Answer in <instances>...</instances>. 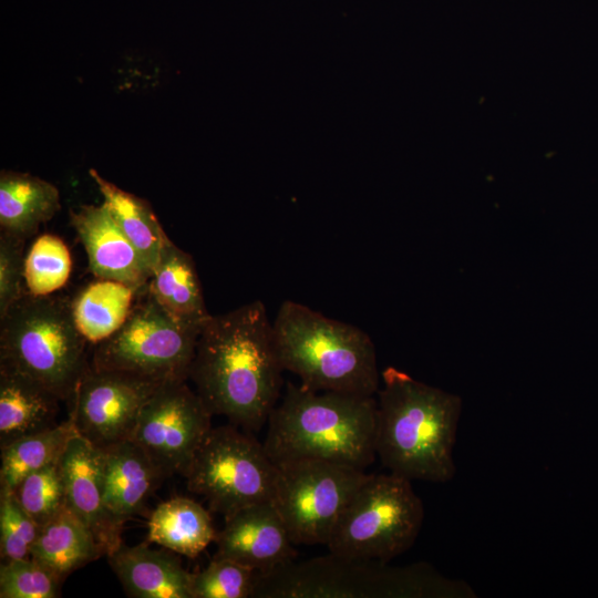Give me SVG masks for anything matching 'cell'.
<instances>
[{
  "label": "cell",
  "mask_w": 598,
  "mask_h": 598,
  "mask_svg": "<svg viewBox=\"0 0 598 598\" xmlns=\"http://www.w3.org/2000/svg\"><path fill=\"white\" fill-rule=\"evenodd\" d=\"M283 371L272 321L255 300L206 320L188 380L213 415L257 432L279 402Z\"/></svg>",
  "instance_id": "obj_1"
},
{
  "label": "cell",
  "mask_w": 598,
  "mask_h": 598,
  "mask_svg": "<svg viewBox=\"0 0 598 598\" xmlns=\"http://www.w3.org/2000/svg\"><path fill=\"white\" fill-rule=\"evenodd\" d=\"M381 378L375 454L383 466L411 482L451 481L456 471L453 448L461 398L393 367L384 369Z\"/></svg>",
  "instance_id": "obj_2"
},
{
  "label": "cell",
  "mask_w": 598,
  "mask_h": 598,
  "mask_svg": "<svg viewBox=\"0 0 598 598\" xmlns=\"http://www.w3.org/2000/svg\"><path fill=\"white\" fill-rule=\"evenodd\" d=\"M375 422L373 395L313 391L287 382L262 443L275 463L318 458L365 470L377 457Z\"/></svg>",
  "instance_id": "obj_3"
},
{
  "label": "cell",
  "mask_w": 598,
  "mask_h": 598,
  "mask_svg": "<svg viewBox=\"0 0 598 598\" xmlns=\"http://www.w3.org/2000/svg\"><path fill=\"white\" fill-rule=\"evenodd\" d=\"M285 370L303 388L374 395L380 385L377 353L362 329L293 300L283 301L272 321Z\"/></svg>",
  "instance_id": "obj_4"
},
{
  "label": "cell",
  "mask_w": 598,
  "mask_h": 598,
  "mask_svg": "<svg viewBox=\"0 0 598 598\" xmlns=\"http://www.w3.org/2000/svg\"><path fill=\"white\" fill-rule=\"evenodd\" d=\"M471 587L416 563L395 567L329 553L289 561L259 574L255 597L262 598H467Z\"/></svg>",
  "instance_id": "obj_5"
},
{
  "label": "cell",
  "mask_w": 598,
  "mask_h": 598,
  "mask_svg": "<svg viewBox=\"0 0 598 598\" xmlns=\"http://www.w3.org/2000/svg\"><path fill=\"white\" fill-rule=\"evenodd\" d=\"M86 339L75 326L71 299L25 292L0 318V362L70 401L89 367Z\"/></svg>",
  "instance_id": "obj_6"
},
{
  "label": "cell",
  "mask_w": 598,
  "mask_h": 598,
  "mask_svg": "<svg viewBox=\"0 0 598 598\" xmlns=\"http://www.w3.org/2000/svg\"><path fill=\"white\" fill-rule=\"evenodd\" d=\"M423 519L424 506L410 480L390 472L369 474L326 546L344 558L389 563L412 547Z\"/></svg>",
  "instance_id": "obj_7"
},
{
  "label": "cell",
  "mask_w": 598,
  "mask_h": 598,
  "mask_svg": "<svg viewBox=\"0 0 598 598\" xmlns=\"http://www.w3.org/2000/svg\"><path fill=\"white\" fill-rule=\"evenodd\" d=\"M138 299L123 326L96 344L90 365L161 384L188 380L202 328L172 316L146 286Z\"/></svg>",
  "instance_id": "obj_8"
},
{
  "label": "cell",
  "mask_w": 598,
  "mask_h": 598,
  "mask_svg": "<svg viewBox=\"0 0 598 598\" xmlns=\"http://www.w3.org/2000/svg\"><path fill=\"white\" fill-rule=\"evenodd\" d=\"M277 465L264 443L237 426L212 427L187 472V489L202 495L224 517L258 503L272 502Z\"/></svg>",
  "instance_id": "obj_9"
},
{
  "label": "cell",
  "mask_w": 598,
  "mask_h": 598,
  "mask_svg": "<svg viewBox=\"0 0 598 598\" xmlns=\"http://www.w3.org/2000/svg\"><path fill=\"white\" fill-rule=\"evenodd\" d=\"M272 503L295 545H327L364 470L318 458L276 463Z\"/></svg>",
  "instance_id": "obj_10"
},
{
  "label": "cell",
  "mask_w": 598,
  "mask_h": 598,
  "mask_svg": "<svg viewBox=\"0 0 598 598\" xmlns=\"http://www.w3.org/2000/svg\"><path fill=\"white\" fill-rule=\"evenodd\" d=\"M187 380L159 385L143 405L130 440L162 477L185 475L212 430V412Z\"/></svg>",
  "instance_id": "obj_11"
},
{
  "label": "cell",
  "mask_w": 598,
  "mask_h": 598,
  "mask_svg": "<svg viewBox=\"0 0 598 598\" xmlns=\"http://www.w3.org/2000/svg\"><path fill=\"white\" fill-rule=\"evenodd\" d=\"M159 385L89 363L69 401V419L79 435L101 448L130 440L143 405Z\"/></svg>",
  "instance_id": "obj_12"
},
{
  "label": "cell",
  "mask_w": 598,
  "mask_h": 598,
  "mask_svg": "<svg viewBox=\"0 0 598 598\" xmlns=\"http://www.w3.org/2000/svg\"><path fill=\"white\" fill-rule=\"evenodd\" d=\"M214 558H226L267 574L295 560L297 551L272 502L244 507L225 517Z\"/></svg>",
  "instance_id": "obj_13"
},
{
  "label": "cell",
  "mask_w": 598,
  "mask_h": 598,
  "mask_svg": "<svg viewBox=\"0 0 598 598\" xmlns=\"http://www.w3.org/2000/svg\"><path fill=\"white\" fill-rule=\"evenodd\" d=\"M59 463L66 507L87 527L103 555L109 556L122 544V528L105 507L104 450L76 434Z\"/></svg>",
  "instance_id": "obj_14"
},
{
  "label": "cell",
  "mask_w": 598,
  "mask_h": 598,
  "mask_svg": "<svg viewBox=\"0 0 598 598\" xmlns=\"http://www.w3.org/2000/svg\"><path fill=\"white\" fill-rule=\"evenodd\" d=\"M70 220L96 278L121 281L137 291L147 285L150 268L103 203L70 210Z\"/></svg>",
  "instance_id": "obj_15"
},
{
  "label": "cell",
  "mask_w": 598,
  "mask_h": 598,
  "mask_svg": "<svg viewBox=\"0 0 598 598\" xmlns=\"http://www.w3.org/2000/svg\"><path fill=\"white\" fill-rule=\"evenodd\" d=\"M126 594L135 598H193V574L171 554L146 543H123L107 556Z\"/></svg>",
  "instance_id": "obj_16"
},
{
  "label": "cell",
  "mask_w": 598,
  "mask_h": 598,
  "mask_svg": "<svg viewBox=\"0 0 598 598\" xmlns=\"http://www.w3.org/2000/svg\"><path fill=\"white\" fill-rule=\"evenodd\" d=\"M104 450V502L115 525L137 515L163 478L147 454L132 440Z\"/></svg>",
  "instance_id": "obj_17"
},
{
  "label": "cell",
  "mask_w": 598,
  "mask_h": 598,
  "mask_svg": "<svg viewBox=\"0 0 598 598\" xmlns=\"http://www.w3.org/2000/svg\"><path fill=\"white\" fill-rule=\"evenodd\" d=\"M60 401L39 381L0 362V447L56 425Z\"/></svg>",
  "instance_id": "obj_18"
},
{
  "label": "cell",
  "mask_w": 598,
  "mask_h": 598,
  "mask_svg": "<svg viewBox=\"0 0 598 598\" xmlns=\"http://www.w3.org/2000/svg\"><path fill=\"white\" fill-rule=\"evenodd\" d=\"M146 287L165 310L186 324L202 328L212 316L205 305L192 255L169 238L159 252Z\"/></svg>",
  "instance_id": "obj_19"
},
{
  "label": "cell",
  "mask_w": 598,
  "mask_h": 598,
  "mask_svg": "<svg viewBox=\"0 0 598 598\" xmlns=\"http://www.w3.org/2000/svg\"><path fill=\"white\" fill-rule=\"evenodd\" d=\"M59 209L60 193L52 183L27 173L1 171L0 230L27 239Z\"/></svg>",
  "instance_id": "obj_20"
},
{
  "label": "cell",
  "mask_w": 598,
  "mask_h": 598,
  "mask_svg": "<svg viewBox=\"0 0 598 598\" xmlns=\"http://www.w3.org/2000/svg\"><path fill=\"white\" fill-rule=\"evenodd\" d=\"M101 556L91 532L66 506L39 527L30 553L62 580Z\"/></svg>",
  "instance_id": "obj_21"
},
{
  "label": "cell",
  "mask_w": 598,
  "mask_h": 598,
  "mask_svg": "<svg viewBox=\"0 0 598 598\" xmlns=\"http://www.w3.org/2000/svg\"><path fill=\"white\" fill-rule=\"evenodd\" d=\"M147 528L150 543L189 558L199 555L217 535L209 512L187 497L161 503L152 512Z\"/></svg>",
  "instance_id": "obj_22"
},
{
  "label": "cell",
  "mask_w": 598,
  "mask_h": 598,
  "mask_svg": "<svg viewBox=\"0 0 598 598\" xmlns=\"http://www.w3.org/2000/svg\"><path fill=\"white\" fill-rule=\"evenodd\" d=\"M124 282L99 279L71 299L73 320L87 342L97 344L116 332L127 319L135 293Z\"/></svg>",
  "instance_id": "obj_23"
},
{
  "label": "cell",
  "mask_w": 598,
  "mask_h": 598,
  "mask_svg": "<svg viewBox=\"0 0 598 598\" xmlns=\"http://www.w3.org/2000/svg\"><path fill=\"white\" fill-rule=\"evenodd\" d=\"M89 175L96 184L103 204L152 272L168 236L150 203L105 179L94 168L89 169Z\"/></svg>",
  "instance_id": "obj_24"
},
{
  "label": "cell",
  "mask_w": 598,
  "mask_h": 598,
  "mask_svg": "<svg viewBox=\"0 0 598 598\" xmlns=\"http://www.w3.org/2000/svg\"><path fill=\"white\" fill-rule=\"evenodd\" d=\"M76 434L72 421L68 419L0 447V486L13 489L30 473L58 462L69 441Z\"/></svg>",
  "instance_id": "obj_25"
},
{
  "label": "cell",
  "mask_w": 598,
  "mask_h": 598,
  "mask_svg": "<svg viewBox=\"0 0 598 598\" xmlns=\"http://www.w3.org/2000/svg\"><path fill=\"white\" fill-rule=\"evenodd\" d=\"M72 260L64 241L55 235L42 234L34 239L24 259L28 292L48 296L62 288L71 272Z\"/></svg>",
  "instance_id": "obj_26"
},
{
  "label": "cell",
  "mask_w": 598,
  "mask_h": 598,
  "mask_svg": "<svg viewBox=\"0 0 598 598\" xmlns=\"http://www.w3.org/2000/svg\"><path fill=\"white\" fill-rule=\"evenodd\" d=\"M12 491L39 527L66 506L59 461L30 473Z\"/></svg>",
  "instance_id": "obj_27"
},
{
  "label": "cell",
  "mask_w": 598,
  "mask_h": 598,
  "mask_svg": "<svg viewBox=\"0 0 598 598\" xmlns=\"http://www.w3.org/2000/svg\"><path fill=\"white\" fill-rule=\"evenodd\" d=\"M259 573L237 561L214 558L193 574V598L255 597Z\"/></svg>",
  "instance_id": "obj_28"
},
{
  "label": "cell",
  "mask_w": 598,
  "mask_h": 598,
  "mask_svg": "<svg viewBox=\"0 0 598 598\" xmlns=\"http://www.w3.org/2000/svg\"><path fill=\"white\" fill-rule=\"evenodd\" d=\"M62 581L32 557L3 561L0 566L1 598H56Z\"/></svg>",
  "instance_id": "obj_29"
},
{
  "label": "cell",
  "mask_w": 598,
  "mask_h": 598,
  "mask_svg": "<svg viewBox=\"0 0 598 598\" xmlns=\"http://www.w3.org/2000/svg\"><path fill=\"white\" fill-rule=\"evenodd\" d=\"M38 532V524L19 504L13 491L0 486V555L2 561L30 557Z\"/></svg>",
  "instance_id": "obj_30"
},
{
  "label": "cell",
  "mask_w": 598,
  "mask_h": 598,
  "mask_svg": "<svg viewBox=\"0 0 598 598\" xmlns=\"http://www.w3.org/2000/svg\"><path fill=\"white\" fill-rule=\"evenodd\" d=\"M25 238L0 230V318L24 290Z\"/></svg>",
  "instance_id": "obj_31"
}]
</instances>
